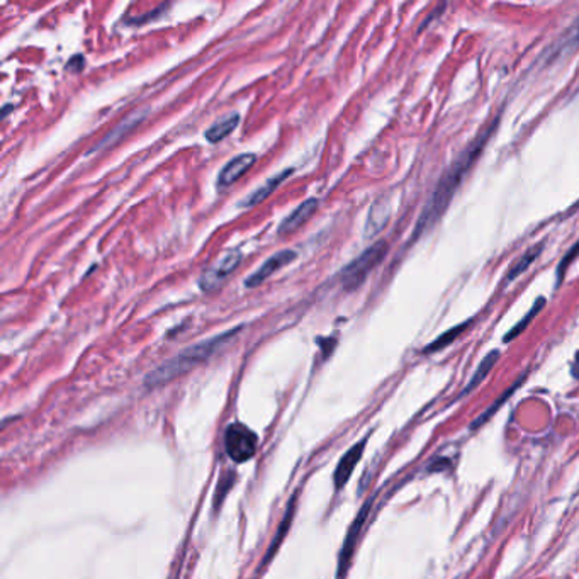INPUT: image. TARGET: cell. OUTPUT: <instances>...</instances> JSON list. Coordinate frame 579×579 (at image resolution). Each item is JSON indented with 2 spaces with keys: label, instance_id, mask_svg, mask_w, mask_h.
<instances>
[{
  "label": "cell",
  "instance_id": "e0dca14e",
  "mask_svg": "<svg viewBox=\"0 0 579 579\" xmlns=\"http://www.w3.org/2000/svg\"><path fill=\"white\" fill-rule=\"evenodd\" d=\"M523 380H525V376H523V377H520V379H518V380H517V383H515V384H513V386H512V387H510V389H508V391H505V392H503V394L500 396V398H498V399H496V401H494V403H493V405H491L489 408H487V410L485 411V413H482V414H481V417H479V418H478V420H476L474 423H472V426H471V428H472V430H478V428H479V426H481V425H485V423H486V421H489V420H491V417H493V414H494V413H496V411H498V410H500V408H501L503 405H505V403H506V399H508V398H512V394H513V392H515V391L518 389V387H520V384H521V383H523Z\"/></svg>",
  "mask_w": 579,
  "mask_h": 579
},
{
  "label": "cell",
  "instance_id": "5bb4252c",
  "mask_svg": "<svg viewBox=\"0 0 579 579\" xmlns=\"http://www.w3.org/2000/svg\"><path fill=\"white\" fill-rule=\"evenodd\" d=\"M240 123L238 114H230V116L223 117L218 123H215L211 128L205 131V140L209 143H218V141H223L226 136H230L231 133L235 131L236 126Z\"/></svg>",
  "mask_w": 579,
  "mask_h": 579
},
{
  "label": "cell",
  "instance_id": "ffe728a7",
  "mask_svg": "<svg viewBox=\"0 0 579 579\" xmlns=\"http://www.w3.org/2000/svg\"><path fill=\"white\" fill-rule=\"evenodd\" d=\"M294 503H296V498H291V501H289V506H287V515L284 517V520H282V523H280L279 530H277L276 537H274V542L270 544L269 552H267V555H265V559H264V564L269 562V559L272 557L274 554H276L277 547L280 546V542H282V539H284L285 532H287V530H289V527H291L292 515H294Z\"/></svg>",
  "mask_w": 579,
  "mask_h": 579
},
{
  "label": "cell",
  "instance_id": "2e32d148",
  "mask_svg": "<svg viewBox=\"0 0 579 579\" xmlns=\"http://www.w3.org/2000/svg\"><path fill=\"white\" fill-rule=\"evenodd\" d=\"M498 359H500V352H498V350H493V352L487 353L485 359H482L481 364H479V367L476 369L474 376L471 377V380H469V384H467V386H466V389L460 392V396H466L467 392L474 391L476 387H478L479 384H481L482 380L486 379V376L489 374L491 369L494 367V364H496Z\"/></svg>",
  "mask_w": 579,
  "mask_h": 579
},
{
  "label": "cell",
  "instance_id": "9c48e42d",
  "mask_svg": "<svg viewBox=\"0 0 579 579\" xmlns=\"http://www.w3.org/2000/svg\"><path fill=\"white\" fill-rule=\"evenodd\" d=\"M365 445H367V439L360 440L359 444H355L352 448H349V451L345 452V455L340 459V462H338L333 474V482L337 489H340V487H344L346 482H349L353 469H355L357 464L360 462Z\"/></svg>",
  "mask_w": 579,
  "mask_h": 579
},
{
  "label": "cell",
  "instance_id": "9a60e30c",
  "mask_svg": "<svg viewBox=\"0 0 579 579\" xmlns=\"http://www.w3.org/2000/svg\"><path fill=\"white\" fill-rule=\"evenodd\" d=\"M389 221V205L383 203H376L372 205L371 212H369L367 224H365V235L374 236L386 226V223Z\"/></svg>",
  "mask_w": 579,
  "mask_h": 579
},
{
  "label": "cell",
  "instance_id": "6da1fadb",
  "mask_svg": "<svg viewBox=\"0 0 579 579\" xmlns=\"http://www.w3.org/2000/svg\"><path fill=\"white\" fill-rule=\"evenodd\" d=\"M498 121H500L498 117L494 121H491V124L487 126L485 131L476 136L474 141H472L469 146L455 158V162L445 170V174L442 175L439 184L435 185L432 196L428 197L425 208H423L417 226H414V240H417L418 236H421L425 231H428L430 228L442 218V215L447 211L448 204L454 199L457 189L460 187V184H462L464 178H466L467 172L472 169L474 162L479 158V155L482 153V150H485L486 143L489 141L493 131L498 128Z\"/></svg>",
  "mask_w": 579,
  "mask_h": 579
},
{
  "label": "cell",
  "instance_id": "3957f363",
  "mask_svg": "<svg viewBox=\"0 0 579 579\" xmlns=\"http://www.w3.org/2000/svg\"><path fill=\"white\" fill-rule=\"evenodd\" d=\"M387 250H389L387 242L380 240V242L369 246L365 251H362L355 260L350 262L344 269V272H342V285H344L345 291H355V289H359L369 277V274L384 260V257L387 255Z\"/></svg>",
  "mask_w": 579,
  "mask_h": 579
},
{
  "label": "cell",
  "instance_id": "d6986e66",
  "mask_svg": "<svg viewBox=\"0 0 579 579\" xmlns=\"http://www.w3.org/2000/svg\"><path fill=\"white\" fill-rule=\"evenodd\" d=\"M544 306H546V299H544V298H539V301H537V303L533 304V306L530 308V311H528V313L523 316V319H520V321H518L517 325L513 326V328L510 330L508 333L505 335V338H503V342H505V344H508V342L515 340V338L518 337V335H520L521 331H523L525 328H527L528 325H530L532 319L535 318V316L540 313V310H542Z\"/></svg>",
  "mask_w": 579,
  "mask_h": 579
},
{
  "label": "cell",
  "instance_id": "30bf717a",
  "mask_svg": "<svg viewBox=\"0 0 579 579\" xmlns=\"http://www.w3.org/2000/svg\"><path fill=\"white\" fill-rule=\"evenodd\" d=\"M316 209H318V199H308L304 201L303 204L299 205L298 209L291 212V215L285 218L284 223L279 226V233H292L298 228L303 226L304 223H308V219L314 215Z\"/></svg>",
  "mask_w": 579,
  "mask_h": 579
},
{
  "label": "cell",
  "instance_id": "7a4b0ae2",
  "mask_svg": "<svg viewBox=\"0 0 579 579\" xmlns=\"http://www.w3.org/2000/svg\"><path fill=\"white\" fill-rule=\"evenodd\" d=\"M240 331H242V326H238V328L230 330V331H224V333L218 335V337H212V338H209V340H204V342H201V344H196V345L189 346V349L182 350L178 355L172 357L170 360L163 362V364L158 365L153 372H150V374L146 376V379H144V386L158 387V386H163V384L170 383V380H174L175 377L184 376L185 372L190 371V369L199 365L201 362L208 360L209 357L215 355V353L223 349L224 345L230 344L236 335L240 333Z\"/></svg>",
  "mask_w": 579,
  "mask_h": 579
},
{
  "label": "cell",
  "instance_id": "4fadbf2b",
  "mask_svg": "<svg viewBox=\"0 0 579 579\" xmlns=\"http://www.w3.org/2000/svg\"><path fill=\"white\" fill-rule=\"evenodd\" d=\"M291 174H292V169H289V170H284V172L277 174L276 177L269 178V181H267L264 185H260V187H258V189H255L253 192H251L250 196L246 197L245 201H243V205H255V204H260L262 201H265L267 197H269L270 194H272L274 190H276L277 187H279V185L282 184V182H284L285 178H287L289 175H291Z\"/></svg>",
  "mask_w": 579,
  "mask_h": 579
},
{
  "label": "cell",
  "instance_id": "52a82bcc",
  "mask_svg": "<svg viewBox=\"0 0 579 579\" xmlns=\"http://www.w3.org/2000/svg\"><path fill=\"white\" fill-rule=\"evenodd\" d=\"M296 257H298V253H296L294 250H280L277 251V253H274L272 257H269L267 260L262 264V267H258L257 272H253L249 279L245 280V285L246 287H257V285H260L262 282H265L269 279L272 274H276L277 270L282 269V267L289 265L291 262L296 260Z\"/></svg>",
  "mask_w": 579,
  "mask_h": 579
},
{
  "label": "cell",
  "instance_id": "7402d4cb",
  "mask_svg": "<svg viewBox=\"0 0 579 579\" xmlns=\"http://www.w3.org/2000/svg\"><path fill=\"white\" fill-rule=\"evenodd\" d=\"M576 255H579V242L576 243V245L573 246V249L567 251V255L562 258L561 264H559V267H557V282H561V279L564 277V274H566L567 267H569L571 262H573L574 258H576Z\"/></svg>",
  "mask_w": 579,
  "mask_h": 579
},
{
  "label": "cell",
  "instance_id": "8fae6325",
  "mask_svg": "<svg viewBox=\"0 0 579 579\" xmlns=\"http://www.w3.org/2000/svg\"><path fill=\"white\" fill-rule=\"evenodd\" d=\"M578 47H579V17L569 26V28H567V31L564 33L554 44H552V48H548L546 56L548 62H552V60L559 58V56H562L564 53L573 51V49H576Z\"/></svg>",
  "mask_w": 579,
  "mask_h": 579
},
{
  "label": "cell",
  "instance_id": "5b68a950",
  "mask_svg": "<svg viewBox=\"0 0 579 579\" xmlns=\"http://www.w3.org/2000/svg\"><path fill=\"white\" fill-rule=\"evenodd\" d=\"M242 264V251L240 250H230L219 258L216 264H212L201 277L199 285L201 289L205 292H211L215 289H218L231 274L238 269V265Z\"/></svg>",
  "mask_w": 579,
  "mask_h": 579
},
{
  "label": "cell",
  "instance_id": "7c38bea8",
  "mask_svg": "<svg viewBox=\"0 0 579 579\" xmlns=\"http://www.w3.org/2000/svg\"><path fill=\"white\" fill-rule=\"evenodd\" d=\"M143 117H144V112H140V110L129 114L124 121H121V123L117 124L116 128H114L112 131H110L109 135L97 144V150L99 148H108V146H112V144H116L117 141H119L121 138H124V135H128L135 126H138Z\"/></svg>",
  "mask_w": 579,
  "mask_h": 579
},
{
  "label": "cell",
  "instance_id": "44dd1931",
  "mask_svg": "<svg viewBox=\"0 0 579 579\" xmlns=\"http://www.w3.org/2000/svg\"><path fill=\"white\" fill-rule=\"evenodd\" d=\"M542 249H544V246H542V245H539V246H533V249L528 250L527 253H525L523 257H521L520 260L517 262L515 267H513V269L510 270V274H508V280H515L518 276H521V274H523L525 270H527L528 267H530V265L533 264V262H535V258L539 257L540 251H542Z\"/></svg>",
  "mask_w": 579,
  "mask_h": 579
},
{
  "label": "cell",
  "instance_id": "277c9868",
  "mask_svg": "<svg viewBox=\"0 0 579 579\" xmlns=\"http://www.w3.org/2000/svg\"><path fill=\"white\" fill-rule=\"evenodd\" d=\"M258 447L257 433L243 423H231L224 432V451L235 462L242 464L255 455Z\"/></svg>",
  "mask_w": 579,
  "mask_h": 579
},
{
  "label": "cell",
  "instance_id": "ac0fdd59",
  "mask_svg": "<svg viewBox=\"0 0 579 579\" xmlns=\"http://www.w3.org/2000/svg\"><path fill=\"white\" fill-rule=\"evenodd\" d=\"M469 325H471V321H464V323H460V325H457L455 328L445 331V333L440 335V337L437 338V340L433 342V344H430L428 346H425V350H423V352H425V353H435V352H439V350L445 349V346L451 345L457 337H460V335H462L464 331H466V328Z\"/></svg>",
  "mask_w": 579,
  "mask_h": 579
},
{
  "label": "cell",
  "instance_id": "8992f818",
  "mask_svg": "<svg viewBox=\"0 0 579 579\" xmlns=\"http://www.w3.org/2000/svg\"><path fill=\"white\" fill-rule=\"evenodd\" d=\"M371 506H372V500L365 501V505L360 508L359 515L355 517V520H353L352 525H350L349 532H346L344 547H342V551H340V559H338V573H337L338 579L344 576L346 567H349L350 559H352V554H353V548H355L357 546V540H359L362 528H364L365 520H367L369 512H371Z\"/></svg>",
  "mask_w": 579,
  "mask_h": 579
},
{
  "label": "cell",
  "instance_id": "ba28073f",
  "mask_svg": "<svg viewBox=\"0 0 579 579\" xmlns=\"http://www.w3.org/2000/svg\"><path fill=\"white\" fill-rule=\"evenodd\" d=\"M255 160H257V157H255L253 153H242V155H238V157L231 158L230 162L223 167V170L219 172L218 187L219 189L230 187V185H233L235 182H238L240 178H242L243 175H245L251 167H253Z\"/></svg>",
  "mask_w": 579,
  "mask_h": 579
}]
</instances>
